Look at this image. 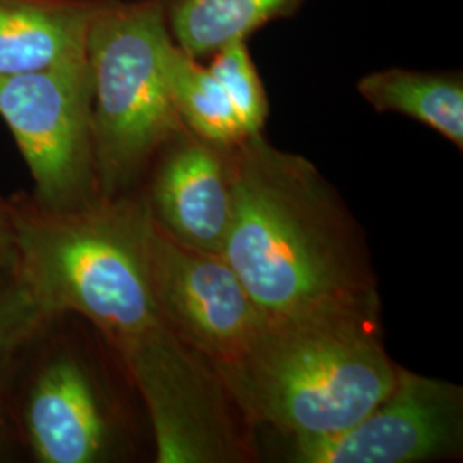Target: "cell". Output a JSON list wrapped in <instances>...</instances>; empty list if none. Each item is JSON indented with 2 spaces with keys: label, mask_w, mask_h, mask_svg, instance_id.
<instances>
[{
  "label": "cell",
  "mask_w": 463,
  "mask_h": 463,
  "mask_svg": "<svg viewBox=\"0 0 463 463\" xmlns=\"http://www.w3.org/2000/svg\"><path fill=\"white\" fill-rule=\"evenodd\" d=\"M229 156L232 220L220 256L266 319L378 317L363 239L319 170L265 134L248 136Z\"/></svg>",
  "instance_id": "1"
},
{
  "label": "cell",
  "mask_w": 463,
  "mask_h": 463,
  "mask_svg": "<svg viewBox=\"0 0 463 463\" xmlns=\"http://www.w3.org/2000/svg\"><path fill=\"white\" fill-rule=\"evenodd\" d=\"M17 268L52 317L88 319L117 354L168 326L149 275L146 198H99L72 212L13 199Z\"/></svg>",
  "instance_id": "2"
},
{
  "label": "cell",
  "mask_w": 463,
  "mask_h": 463,
  "mask_svg": "<svg viewBox=\"0 0 463 463\" xmlns=\"http://www.w3.org/2000/svg\"><path fill=\"white\" fill-rule=\"evenodd\" d=\"M397 371L381 344L378 317L268 323L227 393L248 419L294 439L317 438L361 420L390 393Z\"/></svg>",
  "instance_id": "3"
},
{
  "label": "cell",
  "mask_w": 463,
  "mask_h": 463,
  "mask_svg": "<svg viewBox=\"0 0 463 463\" xmlns=\"http://www.w3.org/2000/svg\"><path fill=\"white\" fill-rule=\"evenodd\" d=\"M168 38L166 0H99L86 43L99 198L129 196L185 131L162 74Z\"/></svg>",
  "instance_id": "4"
},
{
  "label": "cell",
  "mask_w": 463,
  "mask_h": 463,
  "mask_svg": "<svg viewBox=\"0 0 463 463\" xmlns=\"http://www.w3.org/2000/svg\"><path fill=\"white\" fill-rule=\"evenodd\" d=\"M0 117L33 179L45 212L80 210L99 196L86 55L32 74L0 78Z\"/></svg>",
  "instance_id": "5"
},
{
  "label": "cell",
  "mask_w": 463,
  "mask_h": 463,
  "mask_svg": "<svg viewBox=\"0 0 463 463\" xmlns=\"http://www.w3.org/2000/svg\"><path fill=\"white\" fill-rule=\"evenodd\" d=\"M149 275L168 326L210 365L227 392L269 321L220 254L181 246L153 216Z\"/></svg>",
  "instance_id": "6"
},
{
  "label": "cell",
  "mask_w": 463,
  "mask_h": 463,
  "mask_svg": "<svg viewBox=\"0 0 463 463\" xmlns=\"http://www.w3.org/2000/svg\"><path fill=\"white\" fill-rule=\"evenodd\" d=\"M50 323L14 365L26 374L14 397H2L7 414L36 462H99L110 424L97 381L74 352L52 342Z\"/></svg>",
  "instance_id": "7"
},
{
  "label": "cell",
  "mask_w": 463,
  "mask_h": 463,
  "mask_svg": "<svg viewBox=\"0 0 463 463\" xmlns=\"http://www.w3.org/2000/svg\"><path fill=\"white\" fill-rule=\"evenodd\" d=\"M462 434V388L398 367L390 393L354 426L298 438L294 462H430L457 455Z\"/></svg>",
  "instance_id": "8"
},
{
  "label": "cell",
  "mask_w": 463,
  "mask_h": 463,
  "mask_svg": "<svg viewBox=\"0 0 463 463\" xmlns=\"http://www.w3.org/2000/svg\"><path fill=\"white\" fill-rule=\"evenodd\" d=\"M231 149L187 129L156 156L149 212L166 235L185 248L220 254L232 220Z\"/></svg>",
  "instance_id": "9"
},
{
  "label": "cell",
  "mask_w": 463,
  "mask_h": 463,
  "mask_svg": "<svg viewBox=\"0 0 463 463\" xmlns=\"http://www.w3.org/2000/svg\"><path fill=\"white\" fill-rule=\"evenodd\" d=\"M99 0H0V78L86 55Z\"/></svg>",
  "instance_id": "10"
},
{
  "label": "cell",
  "mask_w": 463,
  "mask_h": 463,
  "mask_svg": "<svg viewBox=\"0 0 463 463\" xmlns=\"http://www.w3.org/2000/svg\"><path fill=\"white\" fill-rule=\"evenodd\" d=\"M357 91L376 112L411 117L463 149V81L460 72H424L402 67L373 71Z\"/></svg>",
  "instance_id": "11"
},
{
  "label": "cell",
  "mask_w": 463,
  "mask_h": 463,
  "mask_svg": "<svg viewBox=\"0 0 463 463\" xmlns=\"http://www.w3.org/2000/svg\"><path fill=\"white\" fill-rule=\"evenodd\" d=\"M307 0H166L172 40L194 59L248 42L273 21L296 16Z\"/></svg>",
  "instance_id": "12"
},
{
  "label": "cell",
  "mask_w": 463,
  "mask_h": 463,
  "mask_svg": "<svg viewBox=\"0 0 463 463\" xmlns=\"http://www.w3.org/2000/svg\"><path fill=\"white\" fill-rule=\"evenodd\" d=\"M162 74L170 103L189 133L223 149L248 137L215 76L172 36L162 47Z\"/></svg>",
  "instance_id": "13"
},
{
  "label": "cell",
  "mask_w": 463,
  "mask_h": 463,
  "mask_svg": "<svg viewBox=\"0 0 463 463\" xmlns=\"http://www.w3.org/2000/svg\"><path fill=\"white\" fill-rule=\"evenodd\" d=\"M55 317L14 265H0V392L19 357Z\"/></svg>",
  "instance_id": "14"
},
{
  "label": "cell",
  "mask_w": 463,
  "mask_h": 463,
  "mask_svg": "<svg viewBox=\"0 0 463 463\" xmlns=\"http://www.w3.org/2000/svg\"><path fill=\"white\" fill-rule=\"evenodd\" d=\"M210 59L208 69L223 88L246 136L263 134L269 103L248 42L229 43L216 50Z\"/></svg>",
  "instance_id": "15"
},
{
  "label": "cell",
  "mask_w": 463,
  "mask_h": 463,
  "mask_svg": "<svg viewBox=\"0 0 463 463\" xmlns=\"http://www.w3.org/2000/svg\"><path fill=\"white\" fill-rule=\"evenodd\" d=\"M16 263L13 201L0 196V265Z\"/></svg>",
  "instance_id": "16"
},
{
  "label": "cell",
  "mask_w": 463,
  "mask_h": 463,
  "mask_svg": "<svg viewBox=\"0 0 463 463\" xmlns=\"http://www.w3.org/2000/svg\"><path fill=\"white\" fill-rule=\"evenodd\" d=\"M14 434L16 432H14L13 422L7 414L4 398L0 395V460H2V457H5L9 445H11V439H14Z\"/></svg>",
  "instance_id": "17"
}]
</instances>
